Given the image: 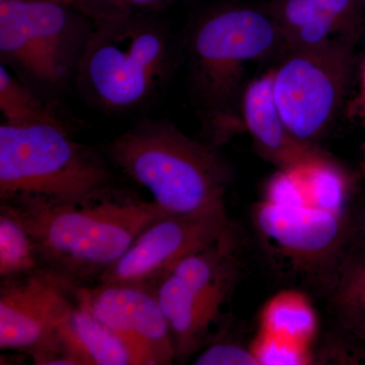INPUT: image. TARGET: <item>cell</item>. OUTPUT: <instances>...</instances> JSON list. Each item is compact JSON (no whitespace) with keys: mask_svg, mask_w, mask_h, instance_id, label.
Returning <instances> with one entry per match:
<instances>
[{"mask_svg":"<svg viewBox=\"0 0 365 365\" xmlns=\"http://www.w3.org/2000/svg\"><path fill=\"white\" fill-rule=\"evenodd\" d=\"M262 324L264 334L300 344L313 337L316 317L304 297L284 294L266 307Z\"/></svg>","mask_w":365,"mask_h":365,"instance_id":"cell-18","label":"cell"},{"mask_svg":"<svg viewBox=\"0 0 365 365\" xmlns=\"http://www.w3.org/2000/svg\"><path fill=\"white\" fill-rule=\"evenodd\" d=\"M79 299L93 316L120 338L133 365L176 362L174 341L155 288L122 283L81 287Z\"/></svg>","mask_w":365,"mask_h":365,"instance_id":"cell-12","label":"cell"},{"mask_svg":"<svg viewBox=\"0 0 365 365\" xmlns=\"http://www.w3.org/2000/svg\"><path fill=\"white\" fill-rule=\"evenodd\" d=\"M58 340L72 365H133L123 341L98 321L81 299L60 327Z\"/></svg>","mask_w":365,"mask_h":365,"instance_id":"cell-15","label":"cell"},{"mask_svg":"<svg viewBox=\"0 0 365 365\" xmlns=\"http://www.w3.org/2000/svg\"><path fill=\"white\" fill-rule=\"evenodd\" d=\"M230 223L225 203L199 215L158 218L98 280L155 289L180 262L210 246Z\"/></svg>","mask_w":365,"mask_h":365,"instance_id":"cell-11","label":"cell"},{"mask_svg":"<svg viewBox=\"0 0 365 365\" xmlns=\"http://www.w3.org/2000/svg\"><path fill=\"white\" fill-rule=\"evenodd\" d=\"M114 184L104 158L76 141L71 127L0 126V206L37 210Z\"/></svg>","mask_w":365,"mask_h":365,"instance_id":"cell-4","label":"cell"},{"mask_svg":"<svg viewBox=\"0 0 365 365\" xmlns=\"http://www.w3.org/2000/svg\"><path fill=\"white\" fill-rule=\"evenodd\" d=\"M9 210L25 225L42 265L78 285L98 279L144 228L168 215L153 200L116 184L71 202Z\"/></svg>","mask_w":365,"mask_h":365,"instance_id":"cell-1","label":"cell"},{"mask_svg":"<svg viewBox=\"0 0 365 365\" xmlns=\"http://www.w3.org/2000/svg\"><path fill=\"white\" fill-rule=\"evenodd\" d=\"M177 0H83L81 11L93 21L113 16L150 14Z\"/></svg>","mask_w":365,"mask_h":365,"instance_id":"cell-20","label":"cell"},{"mask_svg":"<svg viewBox=\"0 0 365 365\" xmlns=\"http://www.w3.org/2000/svg\"><path fill=\"white\" fill-rule=\"evenodd\" d=\"M174 62L167 29L148 14L93 21L74 83L106 113L135 111L169 78Z\"/></svg>","mask_w":365,"mask_h":365,"instance_id":"cell-5","label":"cell"},{"mask_svg":"<svg viewBox=\"0 0 365 365\" xmlns=\"http://www.w3.org/2000/svg\"><path fill=\"white\" fill-rule=\"evenodd\" d=\"M43 267L32 237L20 217L0 206V278L14 279Z\"/></svg>","mask_w":365,"mask_h":365,"instance_id":"cell-17","label":"cell"},{"mask_svg":"<svg viewBox=\"0 0 365 365\" xmlns=\"http://www.w3.org/2000/svg\"><path fill=\"white\" fill-rule=\"evenodd\" d=\"M241 239L230 223L207 248L180 262L155 287L169 324L176 362L186 364L212 340L223 319L222 307L241 275L237 249Z\"/></svg>","mask_w":365,"mask_h":365,"instance_id":"cell-9","label":"cell"},{"mask_svg":"<svg viewBox=\"0 0 365 365\" xmlns=\"http://www.w3.org/2000/svg\"><path fill=\"white\" fill-rule=\"evenodd\" d=\"M113 163L150 192L168 215H194L225 203L234 179L218 146L165 120L138 122L108 144Z\"/></svg>","mask_w":365,"mask_h":365,"instance_id":"cell-3","label":"cell"},{"mask_svg":"<svg viewBox=\"0 0 365 365\" xmlns=\"http://www.w3.org/2000/svg\"><path fill=\"white\" fill-rule=\"evenodd\" d=\"M254 222L264 241L321 289L354 235V202L322 205L307 193L297 170H280L255 208Z\"/></svg>","mask_w":365,"mask_h":365,"instance_id":"cell-6","label":"cell"},{"mask_svg":"<svg viewBox=\"0 0 365 365\" xmlns=\"http://www.w3.org/2000/svg\"><path fill=\"white\" fill-rule=\"evenodd\" d=\"M0 111L2 124L14 127L55 124L69 126L54 106L38 97L30 86L13 76L6 66L0 67Z\"/></svg>","mask_w":365,"mask_h":365,"instance_id":"cell-16","label":"cell"},{"mask_svg":"<svg viewBox=\"0 0 365 365\" xmlns=\"http://www.w3.org/2000/svg\"><path fill=\"white\" fill-rule=\"evenodd\" d=\"M322 14L330 16L340 37L356 41L361 25L362 0H314Z\"/></svg>","mask_w":365,"mask_h":365,"instance_id":"cell-22","label":"cell"},{"mask_svg":"<svg viewBox=\"0 0 365 365\" xmlns=\"http://www.w3.org/2000/svg\"><path fill=\"white\" fill-rule=\"evenodd\" d=\"M261 364H302L307 362L304 345L264 334L253 348Z\"/></svg>","mask_w":365,"mask_h":365,"instance_id":"cell-21","label":"cell"},{"mask_svg":"<svg viewBox=\"0 0 365 365\" xmlns=\"http://www.w3.org/2000/svg\"><path fill=\"white\" fill-rule=\"evenodd\" d=\"M192 93L200 108L209 143L220 146L242 126L246 67L287 39L273 16L251 7L218 9L197 21L187 36Z\"/></svg>","mask_w":365,"mask_h":365,"instance_id":"cell-2","label":"cell"},{"mask_svg":"<svg viewBox=\"0 0 365 365\" xmlns=\"http://www.w3.org/2000/svg\"><path fill=\"white\" fill-rule=\"evenodd\" d=\"M321 14L314 0H283L273 16L282 30L288 46V40L299 29L311 23Z\"/></svg>","mask_w":365,"mask_h":365,"instance_id":"cell-23","label":"cell"},{"mask_svg":"<svg viewBox=\"0 0 365 365\" xmlns=\"http://www.w3.org/2000/svg\"><path fill=\"white\" fill-rule=\"evenodd\" d=\"M81 285L41 267L0 287V349L32 356L36 364L72 365L58 330L78 304Z\"/></svg>","mask_w":365,"mask_h":365,"instance_id":"cell-10","label":"cell"},{"mask_svg":"<svg viewBox=\"0 0 365 365\" xmlns=\"http://www.w3.org/2000/svg\"><path fill=\"white\" fill-rule=\"evenodd\" d=\"M321 290L334 359L365 364V245L352 237Z\"/></svg>","mask_w":365,"mask_h":365,"instance_id":"cell-13","label":"cell"},{"mask_svg":"<svg viewBox=\"0 0 365 365\" xmlns=\"http://www.w3.org/2000/svg\"><path fill=\"white\" fill-rule=\"evenodd\" d=\"M242 126L266 160L280 170H290L331 158L318 145L297 140L288 131L273 95L272 71L246 86L241 103Z\"/></svg>","mask_w":365,"mask_h":365,"instance_id":"cell-14","label":"cell"},{"mask_svg":"<svg viewBox=\"0 0 365 365\" xmlns=\"http://www.w3.org/2000/svg\"><path fill=\"white\" fill-rule=\"evenodd\" d=\"M197 365H260L253 349L234 342L218 333L206 347L198 353L193 362Z\"/></svg>","mask_w":365,"mask_h":365,"instance_id":"cell-19","label":"cell"},{"mask_svg":"<svg viewBox=\"0 0 365 365\" xmlns=\"http://www.w3.org/2000/svg\"><path fill=\"white\" fill-rule=\"evenodd\" d=\"M355 241L365 245V178L361 179L354 202V235Z\"/></svg>","mask_w":365,"mask_h":365,"instance_id":"cell-25","label":"cell"},{"mask_svg":"<svg viewBox=\"0 0 365 365\" xmlns=\"http://www.w3.org/2000/svg\"><path fill=\"white\" fill-rule=\"evenodd\" d=\"M45 1L58 2V4H68V6H76L81 9L83 6V0H45Z\"/></svg>","mask_w":365,"mask_h":365,"instance_id":"cell-26","label":"cell"},{"mask_svg":"<svg viewBox=\"0 0 365 365\" xmlns=\"http://www.w3.org/2000/svg\"><path fill=\"white\" fill-rule=\"evenodd\" d=\"M355 41L333 37L312 47H287L272 71L273 95L297 140L317 145L346 107L356 85Z\"/></svg>","mask_w":365,"mask_h":365,"instance_id":"cell-8","label":"cell"},{"mask_svg":"<svg viewBox=\"0 0 365 365\" xmlns=\"http://www.w3.org/2000/svg\"><path fill=\"white\" fill-rule=\"evenodd\" d=\"M93 21L78 7L0 0V56L28 86L55 93L74 81Z\"/></svg>","mask_w":365,"mask_h":365,"instance_id":"cell-7","label":"cell"},{"mask_svg":"<svg viewBox=\"0 0 365 365\" xmlns=\"http://www.w3.org/2000/svg\"><path fill=\"white\" fill-rule=\"evenodd\" d=\"M356 88L353 98L351 110L352 116L357 118L361 124L365 133V53L359 61V71H357ZM361 160L359 163V176L361 179L365 178V136L362 143Z\"/></svg>","mask_w":365,"mask_h":365,"instance_id":"cell-24","label":"cell"}]
</instances>
